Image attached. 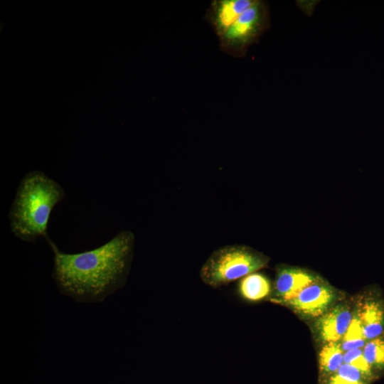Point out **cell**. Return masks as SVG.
I'll return each instance as SVG.
<instances>
[{"label": "cell", "instance_id": "cell-1", "mask_svg": "<svg viewBox=\"0 0 384 384\" xmlns=\"http://www.w3.org/2000/svg\"><path fill=\"white\" fill-rule=\"evenodd\" d=\"M45 239L53 252L52 276L61 294L79 302H100L125 284L134 247L131 230L78 253L63 252L49 236Z\"/></svg>", "mask_w": 384, "mask_h": 384}, {"label": "cell", "instance_id": "cell-13", "mask_svg": "<svg viewBox=\"0 0 384 384\" xmlns=\"http://www.w3.org/2000/svg\"><path fill=\"white\" fill-rule=\"evenodd\" d=\"M373 380L355 367L343 363L335 373L321 382V384H370Z\"/></svg>", "mask_w": 384, "mask_h": 384}, {"label": "cell", "instance_id": "cell-3", "mask_svg": "<svg viewBox=\"0 0 384 384\" xmlns=\"http://www.w3.org/2000/svg\"><path fill=\"white\" fill-rule=\"evenodd\" d=\"M270 258L245 245H229L214 250L200 270V278L212 288L222 286L267 266Z\"/></svg>", "mask_w": 384, "mask_h": 384}, {"label": "cell", "instance_id": "cell-15", "mask_svg": "<svg viewBox=\"0 0 384 384\" xmlns=\"http://www.w3.org/2000/svg\"><path fill=\"white\" fill-rule=\"evenodd\" d=\"M343 363L355 367L373 380L376 379L363 356L362 348H354L344 352Z\"/></svg>", "mask_w": 384, "mask_h": 384}, {"label": "cell", "instance_id": "cell-7", "mask_svg": "<svg viewBox=\"0 0 384 384\" xmlns=\"http://www.w3.org/2000/svg\"><path fill=\"white\" fill-rule=\"evenodd\" d=\"M355 309L366 341L384 335V300L375 289L361 296Z\"/></svg>", "mask_w": 384, "mask_h": 384}, {"label": "cell", "instance_id": "cell-2", "mask_svg": "<svg viewBox=\"0 0 384 384\" xmlns=\"http://www.w3.org/2000/svg\"><path fill=\"white\" fill-rule=\"evenodd\" d=\"M65 195L63 188L43 172L32 171L26 174L8 215L13 234L24 242H31L48 236L50 213Z\"/></svg>", "mask_w": 384, "mask_h": 384}, {"label": "cell", "instance_id": "cell-6", "mask_svg": "<svg viewBox=\"0 0 384 384\" xmlns=\"http://www.w3.org/2000/svg\"><path fill=\"white\" fill-rule=\"evenodd\" d=\"M319 277L303 268L287 265L277 266L270 300L284 305Z\"/></svg>", "mask_w": 384, "mask_h": 384}, {"label": "cell", "instance_id": "cell-11", "mask_svg": "<svg viewBox=\"0 0 384 384\" xmlns=\"http://www.w3.org/2000/svg\"><path fill=\"white\" fill-rule=\"evenodd\" d=\"M344 351L341 341L324 343L319 353L320 380L335 373L343 363Z\"/></svg>", "mask_w": 384, "mask_h": 384}, {"label": "cell", "instance_id": "cell-8", "mask_svg": "<svg viewBox=\"0 0 384 384\" xmlns=\"http://www.w3.org/2000/svg\"><path fill=\"white\" fill-rule=\"evenodd\" d=\"M353 315V309L346 303L334 305L316 319L314 329L319 340L324 343L341 341L351 324Z\"/></svg>", "mask_w": 384, "mask_h": 384}, {"label": "cell", "instance_id": "cell-4", "mask_svg": "<svg viewBox=\"0 0 384 384\" xmlns=\"http://www.w3.org/2000/svg\"><path fill=\"white\" fill-rule=\"evenodd\" d=\"M267 16L265 4L256 0L219 38L220 48L231 55H243L265 31Z\"/></svg>", "mask_w": 384, "mask_h": 384}, {"label": "cell", "instance_id": "cell-5", "mask_svg": "<svg viewBox=\"0 0 384 384\" xmlns=\"http://www.w3.org/2000/svg\"><path fill=\"white\" fill-rule=\"evenodd\" d=\"M338 299L336 289L319 277L284 306L302 317L317 319L335 305Z\"/></svg>", "mask_w": 384, "mask_h": 384}, {"label": "cell", "instance_id": "cell-10", "mask_svg": "<svg viewBox=\"0 0 384 384\" xmlns=\"http://www.w3.org/2000/svg\"><path fill=\"white\" fill-rule=\"evenodd\" d=\"M238 293L245 301L260 302L270 298L272 285L266 275L255 272L240 279L238 285Z\"/></svg>", "mask_w": 384, "mask_h": 384}, {"label": "cell", "instance_id": "cell-14", "mask_svg": "<svg viewBox=\"0 0 384 384\" xmlns=\"http://www.w3.org/2000/svg\"><path fill=\"white\" fill-rule=\"evenodd\" d=\"M366 343L359 316L353 309L351 324L341 340L344 352L354 348H362Z\"/></svg>", "mask_w": 384, "mask_h": 384}, {"label": "cell", "instance_id": "cell-9", "mask_svg": "<svg viewBox=\"0 0 384 384\" xmlns=\"http://www.w3.org/2000/svg\"><path fill=\"white\" fill-rule=\"evenodd\" d=\"M256 0H215L208 10V21L220 38Z\"/></svg>", "mask_w": 384, "mask_h": 384}, {"label": "cell", "instance_id": "cell-12", "mask_svg": "<svg viewBox=\"0 0 384 384\" xmlns=\"http://www.w3.org/2000/svg\"><path fill=\"white\" fill-rule=\"evenodd\" d=\"M362 350L375 378L384 375V335L366 341Z\"/></svg>", "mask_w": 384, "mask_h": 384}]
</instances>
